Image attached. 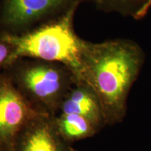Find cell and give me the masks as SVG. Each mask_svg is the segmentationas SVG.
Instances as JSON below:
<instances>
[{
	"label": "cell",
	"mask_w": 151,
	"mask_h": 151,
	"mask_svg": "<svg viewBox=\"0 0 151 151\" xmlns=\"http://www.w3.org/2000/svg\"><path fill=\"white\" fill-rule=\"evenodd\" d=\"M0 151H1V150H0Z\"/></svg>",
	"instance_id": "obj_12"
},
{
	"label": "cell",
	"mask_w": 151,
	"mask_h": 151,
	"mask_svg": "<svg viewBox=\"0 0 151 151\" xmlns=\"http://www.w3.org/2000/svg\"><path fill=\"white\" fill-rule=\"evenodd\" d=\"M70 149H71V151H78V150H75V149H73V148H70Z\"/></svg>",
	"instance_id": "obj_11"
},
{
	"label": "cell",
	"mask_w": 151,
	"mask_h": 151,
	"mask_svg": "<svg viewBox=\"0 0 151 151\" xmlns=\"http://www.w3.org/2000/svg\"><path fill=\"white\" fill-rule=\"evenodd\" d=\"M60 109L61 113L85 117L99 129L106 124L99 98L93 90L82 81L76 82L62 100Z\"/></svg>",
	"instance_id": "obj_7"
},
{
	"label": "cell",
	"mask_w": 151,
	"mask_h": 151,
	"mask_svg": "<svg viewBox=\"0 0 151 151\" xmlns=\"http://www.w3.org/2000/svg\"><path fill=\"white\" fill-rule=\"evenodd\" d=\"M15 77L22 94L50 115L60 109L62 100L76 82L72 72L65 66L42 60L19 67Z\"/></svg>",
	"instance_id": "obj_3"
},
{
	"label": "cell",
	"mask_w": 151,
	"mask_h": 151,
	"mask_svg": "<svg viewBox=\"0 0 151 151\" xmlns=\"http://www.w3.org/2000/svg\"><path fill=\"white\" fill-rule=\"evenodd\" d=\"M41 113L12 79L0 77V150L12 151L20 132Z\"/></svg>",
	"instance_id": "obj_4"
},
{
	"label": "cell",
	"mask_w": 151,
	"mask_h": 151,
	"mask_svg": "<svg viewBox=\"0 0 151 151\" xmlns=\"http://www.w3.org/2000/svg\"><path fill=\"white\" fill-rule=\"evenodd\" d=\"M11 52V46L6 42L0 39V68L5 67L6 62L10 56Z\"/></svg>",
	"instance_id": "obj_10"
},
{
	"label": "cell",
	"mask_w": 151,
	"mask_h": 151,
	"mask_svg": "<svg viewBox=\"0 0 151 151\" xmlns=\"http://www.w3.org/2000/svg\"><path fill=\"white\" fill-rule=\"evenodd\" d=\"M54 121L60 136L67 142L90 137L99 129L88 119L73 113H61Z\"/></svg>",
	"instance_id": "obj_8"
},
{
	"label": "cell",
	"mask_w": 151,
	"mask_h": 151,
	"mask_svg": "<svg viewBox=\"0 0 151 151\" xmlns=\"http://www.w3.org/2000/svg\"><path fill=\"white\" fill-rule=\"evenodd\" d=\"M76 1L4 0L1 22L10 29H20Z\"/></svg>",
	"instance_id": "obj_6"
},
{
	"label": "cell",
	"mask_w": 151,
	"mask_h": 151,
	"mask_svg": "<svg viewBox=\"0 0 151 151\" xmlns=\"http://www.w3.org/2000/svg\"><path fill=\"white\" fill-rule=\"evenodd\" d=\"M143 62L142 49L132 41H84L79 81L88 85L97 94L106 124L118 123L125 116L128 94Z\"/></svg>",
	"instance_id": "obj_1"
},
{
	"label": "cell",
	"mask_w": 151,
	"mask_h": 151,
	"mask_svg": "<svg viewBox=\"0 0 151 151\" xmlns=\"http://www.w3.org/2000/svg\"><path fill=\"white\" fill-rule=\"evenodd\" d=\"M106 11H116L139 20L146 16L151 7V0H97Z\"/></svg>",
	"instance_id": "obj_9"
},
{
	"label": "cell",
	"mask_w": 151,
	"mask_h": 151,
	"mask_svg": "<svg viewBox=\"0 0 151 151\" xmlns=\"http://www.w3.org/2000/svg\"><path fill=\"white\" fill-rule=\"evenodd\" d=\"M79 0L55 21L24 35L4 34L0 39L11 48L5 67L20 58H31L42 61L56 62L65 66L79 81L82 71V54L84 40L73 30V19Z\"/></svg>",
	"instance_id": "obj_2"
},
{
	"label": "cell",
	"mask_w": 151,
	"mask_h": 151,
	"mask_svg": "<svg viewBox=\"0 0 151 151\" xmlns=\"http://www.w3.org/2000/svg\"><path fill=\"white\" fill-rule=\"evenodd\" d=\"M57 129L54 118L40 113L17 138L12 151H71Z\"/></svg>",
	"instance_id": "obj_5"
}]
</instances>
